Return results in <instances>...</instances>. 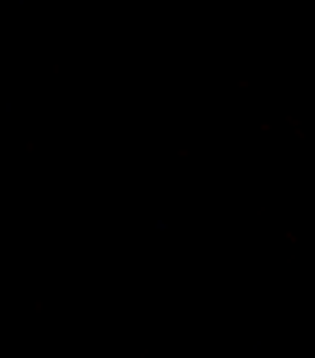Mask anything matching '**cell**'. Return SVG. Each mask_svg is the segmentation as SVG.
Here are the masks:
<instances>
[]
</instances>
